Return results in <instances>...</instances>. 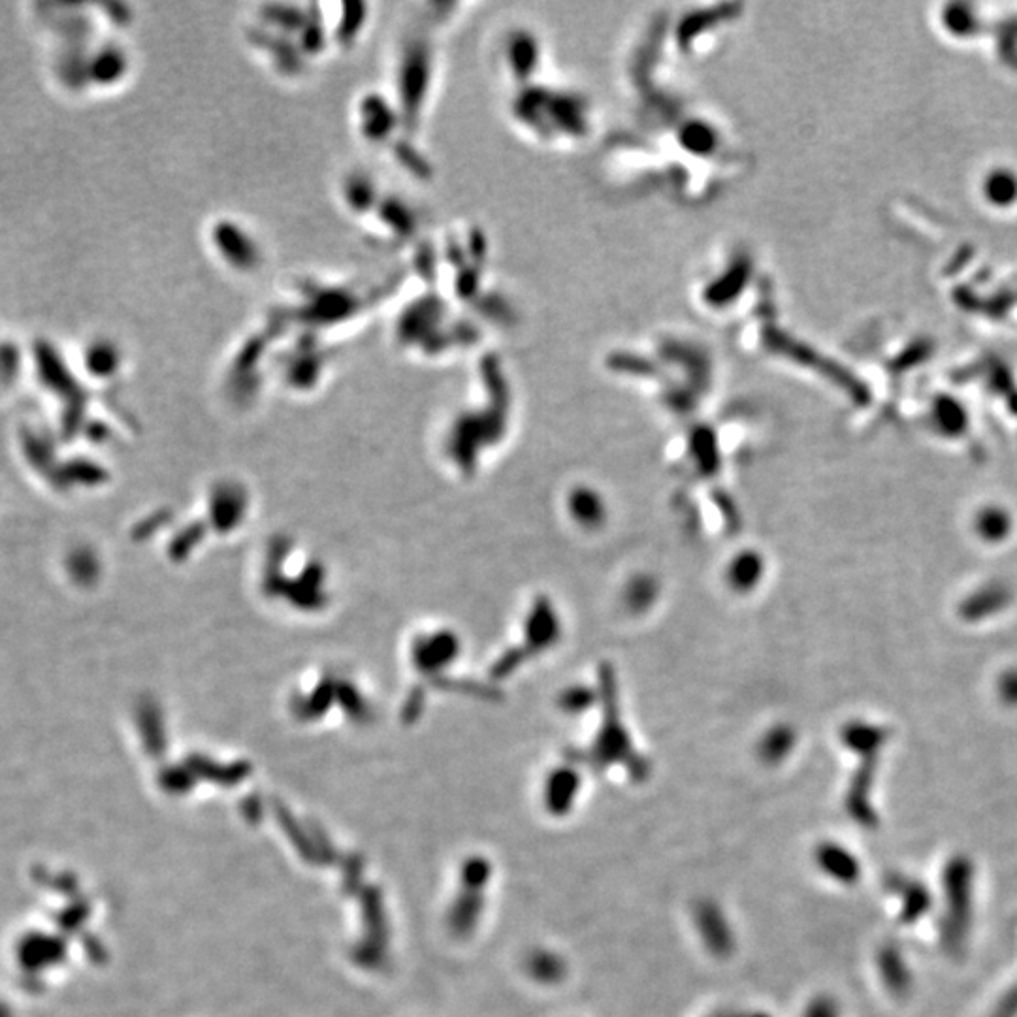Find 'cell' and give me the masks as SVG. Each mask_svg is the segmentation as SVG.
I'll use <instances>...</instances> for the list:
<instances>
[{
	"label": "cell",
	"mask_w": 1017,
	"mask_h": 1017,
	"mask_svg": "<svg viewBox=\"0 0 1017 1017\" xmlns=\"http://www.w3.org/2000/svg\"><path fill=\"white\" fill-rule=\"evenodd\" d=\"M694 925L705 950L716 959H727L737 948V937L724 908L712 899L694 906Z\"/></svg>",
	"instance_id": "1"
},
{
	"label": "cell",
	"mask_w": 1017,
	"mask_h": 1017,
	"mask_svg": "<svg viewBox=\"0 0 1017 1017\" xmlns=\"http://www.w3.org/2000/svg\"><path fill=\"white\" fill-rule=\"evenodd\" d=\"M579 790H581V778L577 771H573L569 767H560V769L552 771L545 782V791H543V801H545V807L549 810V814L556 818L567 816L575 805Z\"/></svg>",
	"instance_id": "2"
},
{
	"label": "cell",
	"mask_w": 1017,
	"mask_h": 1017,
	"mask_svg": "<svg viewBox=\"0 0 1017 1017\" xmlns=\"http://www.w3.org/2000/svg\"><path fill=\"white\" fill-rule=\"evenodd\" d=\"M816 865L824 872L825 876L833 878L840 884H854L859 876V865L856 857L852 856L846 848L835 842H824L816 848Z\"/></svg>",
	"instance_id": "3"
},
{
	"label": "cell",
	"mask_w": 1017,
	"mask_h": 1017,
	"mask_svg": "<svg viewBox=\"0 0 1017 1017\" xmlns=\"http://www.w3.org/2000/svg\"><path fill=\"white\" fill-rule=\"evenodd\" d=\"M526 969L535 984L547 987L562 984L567 976L564 957L549 948H535L526 959Z\"/></svg>",
	"instance_id": "4"
},
{
	"label": "cell",
	"mask_w": 1017,
	"mask_h": 1017,
	"mask_svg": "<svg viewBox=\"0 0 1017 1017\" xmlns=\"http://www.w3.org/2000/svg\"><path fill=\"white\" fill-rule=\"evenodd\" d=\"M571 511L575 518L586 526H594L603 520V503L599 500L598 494L584 488L571 496Z\"/></svg>",
	"instance_id": "5"
},
{
	"label": "cell",
	"mask_w": 1017,
	"mask_h": 1017,
	"mask_svg": "<svg viewBox=\"0 0 1017 1017\" xmlns=\"http://www.w3.org/2000/svg\"><path fill=\"white\" fill-rule=\"evenodd\" d=\"M759 569H761V565H759L758 556H754V554L739 556L737 562L729 569L733 586H737L741 590L750 588L759 579Z\"/></svg>",
	"instance_id": "6"
},
{
	"label": "cell",
	"mask_w": 1017,
	"mask_h": 1017,
	"mask_svg": "<svg viewBox=\"0 0 1017 1017\" xmlns=\"http://www.w3.org/2000/svg\"><path fill=\"white\" fill-rule=\"evenodd\" d=\"M788 748H790V737L786 733H782V731L773 729L763 739L759 752H761V758L765 759L767 763H776V761H780V759L786 756Z\"/></svg>",
	"instance_id": "7"
},
{
	"label": "cell",
	"mask_w": 1017,
	"mask_h": 1017,
	"mask_svg": "<svg viewBox=\"0 0 1017 1017\" xmlns=\"http://www.w3.org/2000/svg\"><path fill=\"white\" fill-rule=\"evenodd\" d=\"M840 1008L831 997H816L808 1002L803 1017H839Z\"/></svg>",
	"instance_id": "8"
},
{
	"label": "cell",
	"mask_w": 1017,
	"mask_h": 1017,
	"mask_svg": "<svg viewBox=\"0 0 1017 1017\" xmlns=\"http://www.w3.org/2000/svg\"><path fill=\"white\" fill-rule=\"evenodd\" d=\"M707 1017H743V1014H739V1012H729V1010H720V1012H714V1014Z\"/></svg>",
	"instance_id": "9"
},
{
	"label": "cell",
	"mask_w": 1017,
	"mask_h": 1017,
	"mask_svg": "<svg viewBox=\"0 0 1017 1017\" xmlns=\"http://www.w3.org/2000/svg\"><path fill=\"white\" fill-rule=\"evenodd\" d=\"M743 1017H771L767 1012H746Z\"/></svg>",
	"instance_id": "10"
}]
</instances>
